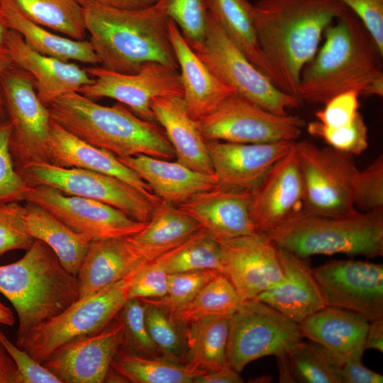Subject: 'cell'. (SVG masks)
<instances>
[{"mask_svg": "<svg viewBox=\"0 0 383 383\" xmlns=\"http://www.w3.org/2000/svg\"><path fill=\"white\" fill-rule=\"evenodd\" d=\"M26 201L44 208L77 233L91 240L128 236L140 231L146 223L94 199L68 195L52 187H32Z\"/></svg>", "mask_w": 383, "mask_h": 383, "instance_id": "obj_16", "label": "cell"}, {"mask_svg": "<svg viewBox=\"0 0 383 383\" xmlns=\"http://www.w3.org/2000/svg\"><path fill=\"white\" fill-rule=\"evenodd\" d=\"M123 323L122 345L143 355L155 356L159 351L152 340L146 326L145 303L140 299H129L119 313Z\"/></svg>", "mask_w": 383, "mask_h": 383, "instance_id": "obj_43", "label": "cell"}, {"mask_svg": "<svg viewBox=\"0 0 383 383\" xmlns=\"http://www.w3.org/2000/svg\"><path fill=\"white\" fill-rule=\"evenodd\" d=\"M252 192L216 186L177 206L216 240L256 232L250 212Z\"/></svg>", "mask_w": 383, "mask_h": 383, "instance_id": "obj_21", "label": "cell"}, {"mask_svg": "<svg viewBox=\"0 0 383 383\" xmlns=\"http://www.w3.org/2000/svg\"><path fill=\"white\" fill-rule=\"evenodd\" d=\"M323 35V44L301 72L299 100L324 104L348 91L382 96V55L358 18L348 8Z\"/></svg>", "mask_w": 383, "mask_h": 383, "instance_id": "obj_2", "label": "cell"}, {"mask_svg": "<svg viewBox=\"0 0 383 383\" xmlns=\"http://www.w3.org/2000/svg\"><path fill=\"white\" fill-rule=\"evenodd\" d=\"M51 119L79 139L116 157L145 155L172 160L175 152L163 128L121 103L102 106L79 92L64 94L48 106Z\"/></svg>", "mask_w": 383, "mask_h": 383, "instance_id": "obj_4", "label": "cell"}, {"mask_svg": "<svg viewBox=\"0 0 383 383\" xmlns=\"http://www.w3.org/2000/svg\"><path fill=\"white\" fill-rule=\"evenodd\" d=\"M277 359L281 382L342 383L340 368L313 341L301 340Z\"/></svg>", "mask_w": 383, "mask_h": 383, "instance_id": "obj_36", "label": "cell"}, {"mask_svg": "<svg viewBox=\"0 0 383 383\" xmlns=\"http://www.w3.org/2000/svg\"><path fill=\"white\" fill-rule=\"evenodd\" d=\"M10 30L7 18L0 5V50L6 47V38Z\"/></svg>", "mask_w": 383, "mask_h": 383, "instance_id": "obj_58", "label": "cell"}, {"mask_svg": "<svg viewBox=\"0 0 383 383\" xmlns=\"http://www.w3.org/2000/svg\"><path fill=\"white\" fill-rule=\"evenodd\" d=\"M277 252L283 278L255 299L299 323L326 306L307 258L280 248Z\"/></svg>", "mask_w": 383, "mask_h": 383, "instance_id": "obj_25", "label": "cell"}, {"mask_svg": "<svg viewBox=\"0 0 383 383\" xmlns=\"http://www.w3.org/2000/svg\"><path fill=\"white\" fill-rule=\"evenodd\" d=\"M169 274L155 261L146 262L131 276L128 299H157L168 292Z\"/></svg>", "mask_w": 383, "mask_h": 383, "instance_id": "obj_48", "label": "cell"}, {"mask_svg": "<svg viewBox=\"0 0 383 383\" xmlns=\"http://www.w3.org/2000/svg\"><path fill=\"white\" fill-rule=\"evenodd\" d=\"M217 240L221 250L222 274L242 301L255 299L282 279L277 247L265 233L255 232Z\"/></svg>", "mask_w": 383, "mask_h": 383, "instance_id": "obj_17", "label": "cell"}, {"mask_svg": "<svg viewBox=\"0 0 383 383\" xmlns=\"http://www.w3.org/2000/svg\"><path fill=\"white\" fill-rule=\"evenodd\" d=\"M142 300L145 303L146 326L152 340L162 353L177 358L182 351V340L173 316L158 305Z\"/></svg>", "mask_w": 383, "mask_h": 383, "instance_id": "obj_45", "label": "cell"}, {"mask_svg": "<svg viewBox=\"0 0 383 383\" xmlns=\"http://www.w3.org/2000/svg\"><path fill=\"white\" fill-rule=\"evenodd\" d=\"M295 141L266 143L206 141L217 186L252 192Z\"/></svg>", "mask_w": 383, "mask_h": 383, "instance_id": "obj_20", "label": "cell"}, {"mask_svg": "<svg viewBox=\"0 0 383 383\" xmlns=\"http://www.w3.org/2000/svg\"><path fill=\"white\" fill-rule=\"evenodd\" d=\"M1 86L12 126L9 148L16 170L49 163L47 145L52 119L37 95L33 77L13 63L4 72Z\"/></svg>", "mask_w": 383, "mask_h": 383, "instance_id": "obj_11", "label": "cell"}, {"mask_svg": "<svg viewBox=\"0 0 383 383\" xmlns=\"http://www.w3.org/2000/svg\"><path fill=\"white\" fill-rule=\"evenodd\" d=\"M0 5L10 29L18 33L32 50L63 61L99 65V60L89 40H74L50 31L29 19L13 0H0Z\"/></svg>", "mask_w": 383, "mask_h": 383, "instance_id": "obj_31", "label": "cell"}, {"mask_svg": "<svg viewBox=\"0 0 383 383\" xmlns=\"http://www.w3.org/2000/svg\"><path fill=\"white\" fill-rule=\"evenodd\" d=\"M188 326L185 333L188 345L187 366L206 371L229 366L227 345L230 316H216Z\"/></svg>", "mask_w": 383, "mask_h": 383, "instance_id": "obj_35", "label": "cell"}, {"mask_svg": "<svg viewBox=\"0 0 383 383\" xmlns=\"http://www.w3.org/2000/svg\"><path fill=\"white\" fill-rule=\"evenodd\" d=\"M82 8L93 4L119 8L139 9L150 6L157 0H75Z\"/></svg>", "mask_w": 383, "mask_h": 383, "instance_id": "obj_54", "label": "cell"}, {"mask_svg": "<svg viewBox=\"0 0 383 383\" xmlns=\"http://www.w3.org/2000/svg\"><path fill=\"white\" fill-rule=\"evenodd\" d=\"M0 345L13 360L16 370V383H61L42 363L20 348L0 330Z\"/></svg>", "mask_w": 383, "mask_h": 383, "instance_id": "obj_49", "label": "cell"}, {"mask_svg": "<svg viewBox=\"0 0 383 383\" xmlns=\"http://www.w3.org/2000/svg\"><path fill=\"white\" fill-rule=\"evenodd\" d=\"M29 19L74 40L87 36L84 9L75 0H13Z\"/></svg>", "mask_w": 383, "mask_h": 383, "instance_id": "obj_39", "label": "cell"}, {"mask_svg": "<svg viewBox=\"0 0 383 383\" xmlns=\"http://www.w3.org/2000/svg\"><path fill=\"white\" fill-rule=\"evenodd\" d=\"M303 209V184L295 141L252 192L250 212L256 232L267 233Z\"/></svg>", "mask_w": 383, "mask_h": 383, "instance_id": "obj_19", "label": "cell"}, {"mask_svg": "<svg viewBox=\"0 0 383 383\" xmlns=\"http://www.w3.org/2000/svg\"><path fill=\"white\" fill-rule=\"evenodd\" d=\"M17 172L30 187L49 186L68 195L99 201L143 223L150 220L157 204L127 182L91 170L38 163Z\"/></svg>", "mask_w": 383, "mask_h": 383, "instance_id": "obj_13", "label": "cell"}, {"mask_svg": "<svg viewBox=\"0 0 383 383\" xmlns=\"http://www.w3.org/2000/svg\"><path fill=\"white\" fill-rule=\"evenodd\" d=\"M132 274L77 299L60 313L33 328L18 347L42 363L63 345L101 331L119 314L127 301Z\"/></svg>", "mask_w": 383, "mask_h": 383, "instance_id": "obj_8", "label": "cell"}, {"mask_svg": "<svg viewBox=\"0 0 383 383\" xmlns=\"http://www.w3.org/2000/svg\"><path fill=\"white\" fill-rule=\"evenodd\" d=\"M48 162L60 167L91 170L120 179L131 184L155 204L161 200L149 185L111 152L74 136L51 121L47 145Z\"/></svg>", "mask_w": 383, "mask_h": 383, "instance_id": "obj_23", "label": "cell"}, {"mask_svg": "<svg viewBox=\"0 0 383 383\" xmlns=\"http://www.w3.org/2000/svg\"><path fill=\"white\" fill-rule=\"evenodd\" d=\"M188 43L221 82L263 109L284 116L300 106L299 99L279 89L247 58L210 11L204 40Z\"/></svg>", "mask_w": 383, "mask_h": 383, "instance_id": "obj_7", "label": "cell"}, {"mask_svg": "<svg viewBox=\"0 0 383 383\" xmlns=\"http://www.w3.org/2000/svg\"><path fill=\"white\" fill-rule=\"evenodd\" d=\"M117 157L145 182L161 201L175 206L217 186L214 175L193 170L177 161L145 155Z\"/></svg>", "mask_w": 383, "mask_h": 383, "instance_id": "obj_28", "label": "cell"}, {"mask_svg": "<svg viewBox=\"0 0 383 383\" xmlns=\"http://www.w3.org/2000/svg\"><path fill=\"white\" fill-rule=\"evenodd\" d=\"M115 318L101 331L60 347L42 365L61 383L104 382L123 342V323Z\"/></svg>", "mask_w": 383, "mask_h": 383, "instance_id": "obj_18", "label": "cell"}, {"mask_svg": "<svg viewBox=\"0 0 383 383\" xmlns=\"http://www.w3.org/2000/svg\"><path fill=\"white\" fill-rule=\"evenodd\" d=\"M11 131V122L0 119V201H25L32 187L15 167L9 148Z\"/></svg>", "mask_w": 383, "mask_h": 383, "instance_id": "obj_44", "label": "cell"}, {"mask_svg": "<svg viewBox=\"0 0 383 383\" xmlns=\"http://www.w3.org/2000/svg\"><path fill=\"white\" fill-rule=\"evenodd\" d=\"M26 206L19 201H0V255L30 248L34 239L26 229Z\"/></svg>", "mask_w": 383, "mask_h": 383, "instance_id": "obj_47", "label": "cell"}, {"mask_svg": "<svg viewBox=\"0 0 383 383\" xmlns=\"http://www.w3.org/2000/svg\"><path fill=\"white\" fill-rule=\"evenodd\" d=\"M299 325L303 338L318 344L340 368L365 350L370 321L357 313L326 306Z\"/></svg>", "mask_w": 383, "mask_h": 383, "instance_id": "obj_24", "label": "cell"}, {"mask_svg": "<svg viewBox=\"0 0 383 383\" xmlns=\"http://www.w3.org/2000/svg\"><path fill=\"white\" fill-rule=\"evenodd\" d=\"M200 228V224L177 206L160 201L155 206L145 227L128 238L142 257L151 262Z\"/></svg>", "mask_w": 383, "mask_h": 383, "instance_id": "obj_30", "label": "cell"}, {"mask_svg": "<svg viewBox=\"0 0 383 383\" xmlns=\"http://www.w3.org/2000/svg\"><path fill=\"white\" fill-rule=\"evenodd\" d=\"M355 208L367 212L383 209V157L379 155L362 170H357L353 182Z\"/></svg>", "mask_w": 383, "mask_h": 383, "instance_id": "obj_46", "label": "cell"}, {"mask_svg": "<svg viewBox=\"0 0 383 383\" xmlns=\"http://www.w3.org/2000/svg\"><path fill=\"white\" fill-rule=\"evenodd\" d=\"M347 9L339 0H258L252 4L260 46L279 89L299 99L304 67L318 51L326 28Z\"/></svg>", "mask_w": 383, "mask_h": 383, "instance_id": "obj_1", "label": "cell"}, {"mask_svg": "<svg viewBox=\"0 0 383 383\" xmlns=\"http://www.w3.org/2000/svg\"><path fill=\"white\" fill-rule=\"evenodd\" d=\"M0 323L6 326H12L14 323V317L11 310L0 301Z\"/></svg>", "mask_w": 383, "mask_h": 383, "instance_id": "obj_59", "label": "cell"}, {"mask_svg": "<svg viewBox=\"0 0 383 383\" xmlns=\"http://www.w3.org/2000/svg\"><path fill=\"white\" fill-rule=\"evenodd\" d=\"M361 21L383 55V0H339Z\"/></svg>", "mask_w": 383, "mask_h": 383, "instance_id": "obj_51", "label": "cell"}, {"mask_svg": "<svg viewBox=\"0 0 383 383\" xmlns=\"http://www.w3.org/2000/svg\"><path fill=\"white\" fill-rule=\"evenodd\" d=\"M326 306L357 313L371 322L383 318V265L332 260L312 269Z\"/></svg>", "mask_w": 383, "mask_h": 383, "instance_id": "obj_15", "label": "cell"}, {"mask_svg": "<svg viewBox=\"0 0 383 383\" xmlns=\"http://www.w3.org/2000/svg\"><path fill=\"white\" fill-rule=\"evenodd\" d=\"M25 226L34 239L47 244L62 267L77 277L91 238L77 233L40 206L26 201Z\"/></svg>", "mask_w": 383, "mask_h": 383, "instance_id": "obj_32", "label": "cell"}, {"mask_svg": "<svg viewBox=\"0 0 383 383\" xmlns=\"http://www.w3.org/2000/svg\"><path fill=\"white\" fill-rule=\"evenodd\" d=\"M86 70L94 82L81 87L79 93L92 100L115 99L148 121L156 122L151 108L154 99L183 96L179 70L160 62L145 63L138 72L131 74L108 70L99 65L89 66Z\"/></svg>", "mask_w": 383, "mask_h": 383, "instance_id": "obj_14", "label": "cell"}, {"mask_svg": "<svg viewBox=\"0 0 383 383\" xmlns=\"http://www.w3.org/2000/svg\"><path fill=\"white\" fill-rule=\"evenodd\" d=\"M265 234L277 248L303 258L335 253L376 257L383 255V209L327 216L303 209Z\"/></svg>", "mask_w": 383, "mask_h": 383, "instance_id": "obj_6", "label": "cell"}, {"mask_svg": "<svg viewBox=\"0 0 383 383\" xmlns=\"http://www.w3.org/2000/svg\"><path fill=\"white\" fill-rule=\"evenodd\" d=\"M128 236L91 240L77 275L78 299L129 277L148 262Z\"/></svg>", "mask_w": 383, "mask_h": 383, "instance_id": "obj_27", "label": "cell"}, {"mask_svg": "<svg viewBox=\"0 0 383 383\" xmlns=\"http://www.w3.org/2000/svg\"><path fill=\"white\" fill-rule=\"evenodd\" d=\"M209 11L247 58L274 84L273 72L261 50L252 4L248 0H207Z\"/></svg>", "mask_w": 383, "mask_h": 383, "instance_id": "obj_33", "label": "cell"}, {"mask_svg": "<svg viewBox=\"0 0 383 383\" xmlns=\"http://www.w3.org/2000/svg\"><path fill=\"white\" fill-rule=\"evenodd\" d=\"M359 96L355 91L335 96L316 113L317 121L330 128L350 125L359 113Z\"/></svg>", "mask_w": 383, "mask_h": 383, "instance_id": "obj_50", "label": "cell"}, {"mask_svg": "<svg viewBox=\"0 0 383 383\" xmlns=\"http://www.w3.org/2000/svg\"><path fill=\"white\" fill-rule=\"evenodd\" d=\"M302 339L299 323L256 299L243 300L230 316L227 362L240 373L255 360L286 355Z\"/></svg>", "mask_w": 383, "mask_h": 383, "instance_id": "obj_9", "label": "cell"}, {"mask_svg": "<svg viewBox=\"0 0 383 383\" xmlns=\"http://www.w3.org/2000/svg\"><path fill=\"white\" fill-rule=\"evenodd\" d=\"M0 293L18 315L19 346L33 328L78 299V280L47 244L35 239L21 259L0 265Z\"/></svg>", "mask_w": 383, "mask_h": 383, "instance_id": "obj_5", "label": "cell"}, {"mask_svg": "<svg viewBox=\"0 0 383 383\" xmlns=\"http://www.w3.org/2000/svg\"><path fill=\"white\" fill-rule=\"evenodd\" d=\"M2 346L0 345V350L1 349Z\"/></svg>", "mask_w": 383, "mask_h": 383, "instance_id": "obj_60", "label": "cell"}, {"mask_svg": "<svg viewBox=\"0 0 383 383\" xmlns=\"http://www.w3.org/2000/svg\"><path fill=\"white\" fill-rule=\"evenodd\" d=\"M306 128L311 136L321 139L333 149L351 155L362 153L368 146L367 128L360 112L348 126L330 128L316 121L309 122Z\"/></svg>", "mask_w": 383, "mask_h": 383, "instance_id": "obj_40", "label": "cell"}, {"mask_svg": "<svg viewBox=\"0 0 383 383\" xmlns=\"http://www.w3.org/2000/svg\"><path fill=\"white\" fill-rule=\"evenodd\" d=\"M206 141L266 143L295 141L305 126L296 116H277L233 93L197 120Z\"/></svg>", "mask_w": 383, "mask_h": 383, "instance_id": "obj_12", "label": "cell"}, {"mask_svg": "<svg viewBox=\"0 0 383 383\" xmlns=\"http://www.w3.org/2000/svg\"><path fill=\"white\" fill-rule=\"evenodd\" d=\"M363 355H357L340 367L342 383H382L383 376L366 367L362 362Z\"/></svg>", "mask_w": 383, "mask_h": 383, "instance_id": "obj_52", "label": "cell"}, {"mask_svg": "<svg viewBox=\"0 0 383 383\" xmlns=\"http://www.w3.org/2000/svg\"><path fill=\"white\" fill-rule=\"evenodd\" d=\"M151 108L174 148L177 161L193 170L214 175L206 140L197 121L188 113L182 96L157 97Z\"/></svg>", "mask_w": 383, "mask_h": 383, "instance_id": "obj_29", "label": "cell"}, {"mask_svg": "<svg viewBox=\"0 0 383 383\" xmlns=\"http://www.w3.org/2000/svg\"><path fill=\"white\" fill-rule=\"evenodd\" d=\"M168 26L182 79V98L188 113L197 121L235 91L221 82L199 58L173 21L169 19Z\"/></svg>", "mask_w": 383, "mask_h": 383, "instance_id": "obj_26", "label": "cell"}, {"mask_svg": "<svg viewBox=\"0 0 383 383\" xmlns=\"http://www.w3.org/2000/svg\"><path fill=\"white\" fill-rule=\"evenodd\" d=\"M13 64L9 53L6 48L0 50V119H4L6 116V109L4 106L1 81L4 72Z\"/></svg>", "mask_w": 383, "mask_h": 383, "instance_id": "obj_57", "label": "cell"}, {"mask_svg": "<svg viewBox=\"0 0 383 383\" xmlns=\"http://www.w3.org/2000/svg\"><path fill=\"white\" fill-rule=\"evenodd\" d=\"M5 46L12 62L33 77L37 95L47 107L58 97L78 92L81 87L94 82L86 69L77 64L32 50L15 30H9Z\"/></svg>", "mask_w": 383, "mask_h": 383, "instance_id": "obj_22", "label": "cell"}, {"mask_svg": "<svg viewBox=\"0 0 383 383\" xmlns=\"http://www.w3.org/2000/svg\"><path fill=\"white\" fill-rule=\"evenodd\" d=\"M166 11L188 43L204 40L209 13L207 0H166Z\"/></svg>", "mask_w": 383, "mask_h": 383, "instance_id": "obj_42", "label": "cell"}, {"mask_svg": "<svg viewBox=\"0 0 383 383\" xmlns=\"http://www.w3.org/2000/svg\"><path fill=\"white\" fill-rule=\"evenodd\" d=\"M296 149L304 209L327 216L354 211L353 182L358 169L353 155L331 147L321 148L307 140L296 141Z\"/></svg>", "mask_w": 383, "mask_h": 383, "instance_id": "obj_10", "label": "cell"}, {"mask_svg": "<svg viewBox=\"0 0 383 383\" xmlns=\"http://www.w3.org/2000/svg\"><path fill=\"white\" fill-rule=\"evenodd\" d=\"M152 261L168 274L204 270H215L222 273L220 243L202 228Z\"/></svg>", "mask_w": 383, "mask_h": 383, "instance_id": "obj_37", "label": "cell"}, {"mask_svg": "<svg viewBox=\"0 0 383 383\" xmlns=\"http://www.w3.org/2000/svg\"><path fill=\"white\" fill-rule=\"evenodd\" d=\"M111 367L133 383H193L196 376L208 372L189 367L170 358L140 355L121 346Z\"/></svg>", "mask_w": 383, "mask_h": 383, "instance_id": "obj_34", "label": "cell"}, {"mask_svg": "<svg viewBox=\"0 0 383 383\" xmlns=\"http://www.w3.org/2000/svg\"><path fill=\"white\" fill-rule=\"evenodd\" d=\"M17 370L6 350H0V383H16Z\"/></svg>", "mask_w": 383, "mask_h": 383, "instance_id": "obj_56", "label": "cell"}, {"mask_svg": "<svg viewBox=\"0 0 383 383\" xmlns=\"http://www.w3.org/2000/svg\"><path fill=\"white\" fill-rule=\"evenodd\" d=\"M84 9L87 31L101 67L135 73L147 62L179 70L170 41L166 0L139 9L99 4Z\"/></svg>", "mask_w": 383, "mask_h": 383, "instance_id": "obj_3", "label": "cell"}, {"mask_svg": "<svg viewBox=\"0 0 383 383\" xmlns=\"http://www.w3.org/2000/svg\"><path fill=\"white\" fill-rule=\"evenodd\" d=\"M367 349L383 352V318L370 322L365 343V350Z\"/></svg>", "mask_w": 383, "mask_h": 383, "instance_id": "obj_55", "label": "cell"}, {"mask_svg": "<svg viewBox=\"0 0 383 383\" xmlns=\"http://www.w3.org/2000/svg\"><path fill=\"white\" fill-rule=\"evenodd\" d=\"M243 378L239 372L230 366L224 368L208 371L206 373L196 376L193 383H241Z\"/></svg>", "mask_w": 383, "mask_h": 383, "instance_id": "obj_53", "label": "cell"}, {"mask_svg": "<svg viewBox=\"0 0 383 383\" xmlns=\"http://www.w3.org/2000/svg\"><path fill=\"white\" fill-rule=\"evenodd\" d=\"M241 301L230 280L221 274L171 315L179 324L186 326L216 316H230Z\"/></svg>", "mask_w": 383, "mask_h": 383, "instance_id": "obj_38", "label": "cell"}, {"mask_svg": "<svg viewBox=\"0 0 383 383\" xmlns=\"http://www.w3.org/2000/svg\"><path fill=\"white\" fill-rule=\"evenodd\" d=\"M222 273L215 270H204L169 274L168 292L157 299H144L172 314L192 300L212 279Z\"/></svg>", "mask_w": 383, "mask_h": 383, "instance_id": "obj_41", "label": "cell"}]
</instances>
